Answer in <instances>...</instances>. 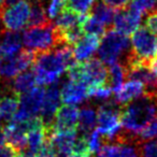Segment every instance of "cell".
Wrapping results in <instances>:
<instances>
[{"label":"cell","instance_id":"1","mask_svg":"<svg viewBox=\"0 0 157 157\" xmlns=\"http://www.w3.org/2000/svg\"><path fill=\"white\" fill-rule=\"evenodd\" d=\"M76 63L71 45L63 44L48 52L36 53L33 63L36 82L39 86L51 85L59 81L65 71Z\"/></svg>","mask_w":157,"mask_h":157},{"label":"cell","instance_id":"2","mask_svg":"<svg viewBox=\"0 0 157 157\" xmlns=\"http://www.w3.org/2000/svg\"><path fill=\"white\" fill-rule=\"evenodd\" d=\"M157 117V96L142 95L121 108V124L125 132L137 138L142 128Z\"/></svg>","mask_w":157,"mask_h":157},{"label":"cell","instance_id":"3","mask_svg":"<svg viewBox=\"0 0 157 157\" xmlns=\"http://www.w3.org/2000/svg\"><path fill=\"white\" fill-rule=\"evenodd\" d=\"M22 39L25 48L35 53L48 52L63 45L60 31L52 21L40 26L27 27Z\"/></svg>","mask_w":157,"mask_h":157},{"label":"cell","instance_id":"4","mask_svg":"<svg viewBox=\"0 0 157 157\" xmlns=\"http://www.w3.org/2000/svg\"><path fill=\"white\" fill-rule=\"evenodd\" d=\"M98 57L105 65H113L130 53V40L128 37L110 28L102 36L98 48Z\"/></svg>","mask_w":157,"mask_h":157},{"label":"cell","instance_id":"5","mask_svg":"<svg viewBox=\"0 0 157 157\" xmlns=\"http://www.w3.org/2000/svg\"><path fill=\"white\" fill-rule=\"evenodd\" d=\"M130 41V58L132 61L148 66L157 58V37L145 26H140L132 33Z\"/></svg>","mask_w":157,"mask_h":157},{"label":"cell","instance_id":"6","mask_svg":"<svg viewBox=\"0 0 157 157\" xmlns=\"http://www.w3.org/2000/svg\"><path fill=\"white\" fill-rule=\"evenodd\" d=\"M121 105L114 101L101 105L97 110L96 128L102 136L105 143L115 142L117 136L122 131L121 124Z\"/></svg>","mask_w":157,"mask_h":157},{"label":"cell","instance_id":"7","mask_svg":"<svg viewBox=\"0 0 157 157\" xmlns=\"http://www.w3.org/2000/svg\"><path fill=\"white\" fill-rule=\"evenodd\" d=\"M30 1L18 0L9 6H5L0 11L1 22L7 30L20 31L28 25L30 15Z\"/></svg>","mask_w":157,"mask_h":157},{"label":"cell","instance_id":"8","mask_svg":"<svg viewBox=\"0 0 157 157\" xmlns=\"http://www.w3.org/2000/svg\"><path fill=\"white\" fill-rule=\"evenodd\" d=\"M36 53L30 50H21L13 56L2 55L0 59V76L5 81H11L18 73L33 66Z\"/></svg>","mask_w":157,"mask_h":157},{"label":"cell","instance_id":"9","mask_svg":"<svg viewBox=\"0 0 157 157\" xmlns=\"http://www.w3.org/2000/svg\"><path fill=\"white\" fill-rule=\"evenodd\" d=\"M44 94H45L44 86H38L33 87L26 94L21 95L20 107L12 120L24 121L33 116H38V113L41 111Z\"/></svg>","mask_w":157,"mask_h":157},{"label":"cell","instance_id":"10","mask_svg":"<svg viewBox=\"0 0 157 157\" xmlns=\"http://www.w3.org/2000/svg\"><path fill=\"white\" fill-rule=\"evenodd\" d=\"M82 65V82L88 87L105 85L108 80V69L99 58H90L81 63Z\"/></svg>","mask_w":157,"mask_h":157},{"label":"cell","instance_id":"11","mask_svg":"<svg viewBox=\"0 0 157 157\" xmlns=\"http://www.w3.org/2000/svg\"><path fill=\"white\" fill-rule=\"evenodd\" d=\"M142 14L131 9H123L115 13L113 20V28L117 33L129 37L141 25Z\"/></svg>","mask_w":157,"mask_h":157},{"label":"cell","instance_id":"12","mask_svg":"<svg viewBox=\"0 0 157 157\" xmlns=\"http://www.w3.org/2000/svg\"><path fill=\"white\" fill-rule=\"evenodd\" d=\"M60 88L58 87V82L48 85V87L45 88V94L40 111L44 126H52L55 113L60 107Z\"/></svg>","mask_w":157,"mask_h":157},{"label":"cell","instance_id":"13","mask_svg":"<svg viewBox=\"0 0 157 157\" xmlns=\"http://www.w3.org/2000/svg\"><path fill=\"white\" fill-rule=\"evenodd\" d=\"M88 87L81 81L69 80L63 84L60 88V99L66 105H78L90 98Z\"/></svg>","mask_w":157,"mask_h":157},{"label":"cell","instance_id":"14","mask_svg":"<svg viewBox=\"0 0 157 157\" xmlns=\"http://www.w3.org/2000/svg\"><path fill=\"white\" fill-rule=\"evenodd\" d=\"M80 110L74 105H63L58 108L52 123L54 130H73L78 128Z\"/></svg>","mask_w":157,"mask_h":157},{"label":"cell","instance_id":"15","mask_svg":"<svg viewBox=\"0 0 157 157\" xmlns=\"http://www.w3.org/2000/svg\"><path fill=\"white\" fill-rule=\"evenodd\" d=\"M78 138L76 129L73 130H51L48 136V141L60 156L67 157L72 153L74 142Z\"/></svg>","mask_w":157,"mask_h":157},{"label":"cell","instance_id":"16","mask_svg":"<svg viewBox=\"0 0 157 157\" xmlns=\"http://www.w3.org/2000/svg\"><path fill=\"white\" fill-rule=\"evenodd\" d=\"M99 44H100V37L86 33L74 44L73 55L75 60L78 63H84L92 58V56L98 50Z\"/></svg>","mask_w":157,"mask_h":157},{"label":"cell","instance_id":"17","mask_svg":"<svg viewBox=\"0 0 157 157\" xmlns=\"http://www.w3.org/2000/svg\"><path fill=\"white\" fill-rule=\"evenodd\" d=\"M99 151L103 152L108 157H139L137 141L135 140L103 143Z\"/></svg>","mask_w":157,"mask_h":157},{"label":"cell","instance_id":"18","mask_svg":"<svg viewBox=\"0 0 157 157\" xmlns=\"http://www.w3.org/2000/svg\"><path fill=\"white\" fill-rule=\"evenodd\" d=\"M145 93L143 83L138 80H129L127 83L123 84L122 87L115 94V102L121 107L131 102L135 99L141 97Z\"/></svg>","mask_w":157,"mask_h":157},{"label":"cell","instance_id":"19","mask_svg":"<svg viewBox=\"0 0 157 157\" xmlns=\"http://www.w3.org/2000/svg\"><path fill=\"white\" fill-rule=\"evenodd\" d=\"M0 45L2 55L13 56L22 50L23 39L18 31H12L3 29L0 33Z\"/></svg>","mask_w":157,"mask_h":157},{"label":"cell","instance_id":"20","mask_svg":"<svg viewBox=\"0 0 157 157\" xmlns=\"http://www.w3.org/2000/svg\"><path fill=\"white\" fill-rule=\"evenodd\" d=\"M36 83V74L33 70H25L14 76L13 81L10 82V85L13 92L21 96L33 90Z\"/></svg>","mask_w":157,"mask_h":157},{"label":"cell","instance_id":"21","mask_svg":"<svg viewBox=\"0 0 157 157\" xmlns=\"http://www.w3.org/2000/svg\"><path fill=\"white\" fill-rule=\"evenodd\" d=\"M97 126V110L94 108L83 107L78 113V128L82 131V135H88Z\"/></svg>","mask_w":157,"mask_h":157},{"label":"cell","instance_id":"22","mask_svg":"<svg viewBox=\"0 0 157 157\" xmlns=\"http://www.w3.org/2000/svg\"><path fill=\"white\" fill-rule=\"evenodd\" d=\"M115 13V10L107 6L103 1H95L90 11V15L94 16L100 23H102L108 29H110V26H112L113 24Z\"/></svg>","mask_w":157,"mask_h":157},{"label":"cell","instance_id":"23","mask_svg":"<svg viewBox=\"0 0 157 157\" xmlns=\"http://www.w3.org/2000/svg\"><path fill=\"white\" fill-rule=\"evenodd\" d=\"M85 15L78 14L67 8V9H65L58 16H57L54 24L59 30L63 31V30H66V29L71 28V27L76 26V25H78V24H82L83 18Z\"/></svg>","mask_w":157,"mask_h":157},{"label":"cell","instance_id":"24","mask_svg":"<svg viewBox=\"0 0 157 157\" xmlns=\"http://www.w3.org/2000/svg\"><path fill=\"white\" fill-rule=\"evenodd\" d=\"M126 78V70L122 63H113L110 66L108 70V80L107 85L112 90L113 93H116L122 87L124 80Z\"/></svg>","mask_w":157,"mask_h":157},{"label":"cell","instance_id":"25","mask_svg":"<svg viewBox=\"0 0 157 157\" xmlns=\"http://www.w3.org/2000/svg\"><path fill=\"white\" fill-rule=\"evenodd\" d=\"M48 136V127H41L30 130L27 133V147L29 151L33 152L37 155V152L42 146V144L45 142Z\"/></svg>","mask_w":157,"mask_h":157},{"label":"cell","instance_id":"26","mask_svg":"<svg viewBox=\"0 0 157 157\" xmlns=\"http://www.w3.org/2000/svg\"><path fill=\"white\" fill-rule=\"evenodd\" d=\"M81 25L84 33H86L87 35H95L98 36V37H102L108 30V28L102 23H100L98 20H96L90 13L84 16L83 22H82Z\"/></svg>","mask_w":157,"mask_h":157},{"label":"cell","instance_id":"27","mask_svg":"<svg viewBox=\"0 0 157 157\" xmlns=\"http://www.w3.org/2000/svg\"><path fill=\"white\" fill-rule=\"evenodd\" d=\"M128 8L142 15L148 14L157 10V0H130Z\"/></svg>","mask_w":157,"mask_h":157},{"label":"cell","instance_id":"28","mask_svg":"<svg viewBox=\"0 0 157 157\" xmlns=\"http://www.w3.org/2000/svg\"><path fill=\"white\" fill-rule=\"evenodd\" d=\"M139 157H157V138L145 141H138Z\"/></svg>","mask_w":157,"mask_h":157},{"label":"cell","instance_id":"29","mask_svg":"<svg viewBox=\"0 0 157 157\" xmlns=\"http://www.w3.org/2000/svg\"><path fill=\"white\" fill-rule=\"evenodd\" d=\"M96 0H67V8L78 14H88Z\"/></svg>","mask_w":157,"mask_h":157},{"label":"cell","instance_id":"30","mask_svg":"<svg viewBox=\"0 0 157 157\" xmlns=\"http://www.w3.org/2000/svg\"><path fill=\"white\" fill-rule=\"evenodd\" d=\"M157 138V117L145 125L137 135V141H145Z\"/></svg>","mask_w":157,"mask_h":157},{"label":"cell","instance_id":"31","mask_svg":"<svg viewBox=\"0 0 157 157\" xmlns=\"http://www.w3.org/2000/svg\"><path fill=\"white\" fill-rule=\"evenodd\" d=\"M65 9H67V0H50L46 7V13L51 21L56 18Z\"/></svg>","mask_w":157,"mask_h":157},{"label":"cell","instance_id":"32","mask_svg":"<svg viewBox=\"0 0 157 157\" xmlns=\"http://www.w3.org/2000/svg\"><path fill=\"white\" fill-rule=\"evenodd\" d=\"M71 154L82 155V156H90L92 155L90 147H88L87 138H86L85 135H82L81 137L76 138Z\"/></svg>","mask_w":157,"mask_h":157},{"label":"cell","instance_id":"33","mask_svg":"<svg viewBox=\"0 0 157 157\" xmlns=\"http://www.w3.org/2000/svg\"><path fill=\"white\" fill-rule=\"evenodd\" d=\"M111 94L112 90L107 84L96 86V87H90V90H88V96L98 99V100H108L111 97Z\"/></svg>","mask_w":157,"mask_h":157},{"label":"cell","instance_id":"34","mask_svg":"<svg viewBox=\"0 0 157 157\" xmlns=\"http://www.w3.org/2000/svg\"><path fill=\"white\" fill-rule=\"evenodd\" d=\"M103 2L114 10H123L128 7L130 0H102Z\"/></svg>","mask_w":157,"mask_h":157},{"label":"cell","instance_id":"35","mask_svg":"<svg viewBox=\"0 0 157 157\" xmlns=\"http://www.w3.org/2000/svg\"><path fill=\"white\" fill-rule=\"evenodd\" d=\"M18 152L9 144L5 143L0 145V157H17Z\"/></svg>","mask_w":157,"mask_h":157},{"label":"cell","instance_id":"36","mask_svg":"<svg viewBox=\"0 0 157 157\" xmlns=\"http://www.w3.org/2000/svg\"><path fill=\"white\" fill-rule=\"evenodd\" d=\"M17 157H38V156L33 152H31V151L23 150V151H20V152H18Z\"/></svg>","mask_w":157,"mask_h":157},{"label":"cell","instance_id":"37","mask_svg":"<svg viewBox=\"0 0 157 157\" xmlns=\"http://www.w3.org/2000/svg\"><path fill=\"white\" fill-rule=\"evenodd\" d=\"M148 68H150L155 74H157V58L151 61L150 65H148Z\"/></svg>","mask_w":157,"mask_h":157},{"label":"cell","instance_id":"38","mask_svg":"<svg viewBox=\"0 0 157 157\" xmlns=\"http://www.w3.org/2000/svg\"><path fill=\"white\" fill-rule=\"evenodd\" d=\"M18 0H5V6H9V5H12V3L16 2Z\"/></svg>","mask_w":157,"mask_h":157},{"label":"cell","instance_id":"39","mask_svg":"<svg viewBox=\"0 0 157 157\" xmlns=\"http://www.w3.org/2000/svg\"><path fill=\"white\" fill-rule=\"evenodd\" d=\"M96 157H108L107 155L105 154L103 152H101V151H99L98 153H97V156Z\"/></svg>","mask_w":157,"mask_h":157},{"label":"cell","instance_id":"40","mask_svg":"<svg viewBox=\"0 0 157 157\" xmlns=\"http://www.w3.org/2000/svg\"><path fill=\"white\" fill-rule=\"evenodd\" d=\"M67 157H90V156H82V155H76V154H70Z\"/></svg>","mask_w":157,"mask_h":157},{"label":"cell","instance_id":"41","mask_svg":"<svg viewBox=\"0 0 157 157\" xmlns=\"http://www.w3.org/2000/svg\"><path fill=\"white\" fill-rule=\"evenodd\" d=\"M3 7H5V0H0V11Z\"/></svg>","mask_w":157,"mask_h":157},{"label":"cell","instance_id":"42","mask_svg":"<svg viewBox=\"0 0 157 157\" xmlns=\"http://www.w3.org/2000/svg\"><path fill=\"white\" fill-rule=\"evenodd\" d=\"M5 29V27H3V25H2V22H1V17H0V33Z\"/></svg>","mask_w":157,"mask_h":157},{"label":"cell","instance_id":"43","mask_svg":"<svg viewBox=\"0 0 157 157\" xmlns=\"http://www.w3.org/2000/svg\"><path fill=\"white\" fill-rule=\"evenodd\" d=\"M1 56H2V52H1V45H0V59H1Z\"/></svg>","mask_w":157,"mask_h":157},{"label":"cell","instance_id":"44","mask_svg":"<svg viewBox=\"0 0 157 157\" xmlns=\"http://www.w3.org/2000/svg\"><path fill=\"white\" fill-rule=\"evenodd\" d=\"M1 82H2V78H1V76H0V84H1Z\"/></svg>","mask_w":157,"mask_h":157},{"label":"cell","instance_id":"45","mask_svg":"<svg viewBox=\"0 0 157 157\" xmlns=\"http://www.w3.org/2000/svg\"><path fill=\"white\" fill-rule=\"evenodd\" d=\"M0 117H1V115H0Z\"/></svg>","mask_w":157,"mask_h":157}]
</instances>
